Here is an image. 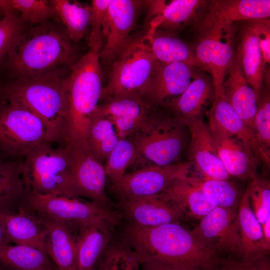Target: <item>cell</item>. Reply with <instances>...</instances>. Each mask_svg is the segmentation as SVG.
<instances>
[{"mask_svg": "<svg viewBox=\"0 0 270 270\" xmlns=\"http://www.w3.org/2000/svg\"><path fill=\"white\" fill-rule=\"evenodd\" d=\"M76 58L74 42L63 26L48 20L25 29L5 62L14 79L70 70Z\"/></svg>", "mask_w": 270, "mask_h": 270, "instance_id": "cell-1", "label": "cell"}, {"mask_svg": "<svg viewBox=\"0 0 270 270\" xmlns=\"http://www.w3.org/2000/svg\"><path fill=\"white\" fill-rule=\"evenodd\" d=\"M124 240L136 252L140 263L156 259L212 270L218 258L180 222L156 226H142L130 222L126 228Z\"/></svg>", "mask_w": 270, "mask_h": 270, "instance_id": "cell-2", "label": "cell"}, {"mask_svg": "<svg viewBox=\"0 0 270 270\" xmlns=\"http://www.w3.org/2000/svg\"><path fill=\"white\" fill-rule=\"evenodd\" d=\"M67 72L14 78L0 85L1 100L14 102L32 112L45 126L46 141L65 146L68 112Z\"/></svg>", "mask_w": 270, "mask_h": 270, "instance_id": "cell-3", "label": "cell"}, {"mask_svg": "<svg viewBox=\"0 0 270 270\" xmlns=\"http://www.w3.org/2000/svg\"><path fill=\"white\" fill-rule=\"evenodd\" d=\"M99 54L89 48L72 66L66 77V145L86 142L90 122L100 102L104 87Z\"/></svg>", "mask_w": 270, "mask_h": 270, "instance_id": "cell-4", "label": "cell"}, {"mask_svg": "<svg viewBox=\"0 0 270 270\" xmlns=\"http://www.w3.org/2000/svg\"><path fill=\"white\" fill-rule=\"evenodd\" d=\"M130 136L136 148L132 166L136 169L180 162L190 139L186 125L160 107L154 108L140 128Z\"/></svg>", "mask_w": 270, "mask_h": 270, "instance_id": "cell-5", "label": "cell"}, {"mask_svg": "<svg viewBox=\"0 0 270 270\" xmlns=\"http://www.w3.org/2000/svg\"><path fill=\"white\" fill-rule=\"evenodd\" d=\"M156 62L146 34L130 36L110 66L100 101L122 96L142 99Z\"/></svg>", "mask_w": 270, "mask_h": 270, "instance_id": "cell-6", "label": "cell"}, {"mask_svg": "<svg viewBox=\"0 0 270 270\" xmlns=\"http://www.w3.org/2000/svg\"><path fill=\"white\" fill-rule=\"evenodd\" d=\"M22 173L26 186L42 194L74 196L70 147L54 148L45 142L24 158Z\"/></svg>", "mask_w": 270, "mask_h": 270, "instance_id": "cell-7", "label": "cell"}, {"mask_svg": "<svg viewBox=\"0 0 270 270\" xmlns=\"http://www.w3.org/2000/svg\"><path fill=\"white\" fill-rule=\"evenodd\" d=\"M20 209L45 216L73 228L98 220L116 225L122 218L118 212L93 201L78 197L38 194L26 186Z\"/></svg>", "mask_w": 270, "mask_h": 270, "instance_id": "cell-8", "label": "cell"}, {"mask_svg": "<svg viewBox=\"0 0 270 270\" xmlns=\"http://www.w3.org/2000/svg\"><path fill=\"white\" fill-rule=\"evenodd\" d=\"M0 104V152L18 159L24 158L46 142L45 126L32 112L19 104L2 100Z\"/></svg>", "mask_w": 270, "mask_h": 270, "instance_id": "cell-9", "label": "cell"}, {"mask_svg": "<svg viewBox=\"0 0 270 270\" xmlns=\"http://www.w3.org/2000/svg\"><path fill=\"white\" fill-rule=\"evenodd\" d=\"M270 0H212L192 28L196 38L224 36L234 33V22L270 19Z\"/></svg>", "mask_w": 270, "mask_h": 270, "instance_id": "cell-10", "label": "cell"}, {"mask_svg": "<svg viewBox=\"0 0 270 270\" xmlns=\"http://www.w3.org/2000/svg\"><path fill=\"white\" fill-rule=\"evenodd\" d=\"M190 232L202 246L218 257L240 258V233L236 209L215 207Z\"/></svg>", "mask_w": 270, "mask_h": 270, "instance_id": "cell-11", "label": "cell"}, {"mask_svg": "<svg viewBox=\"0 0 270 270\" xmlns=\"http://www.w3.org/2000/svg\"><path fill=\"white\" fill-rule=\"evenodd\" d=\"M72 158V180L74 196L86 198L108 208L114 204L105 192L107 180L104 164L92 154L86 143L68 145Z\"/></svg>", "mask_w": 270, "mask_h": 270, "instance_id": "cell-12", "label": "cell"}, {"mask_svg": "<svg viewBox=\"0 0 270 270\" xmlns=\"http://www.w3.org/2000/svg\"><path fill=\"white\" fill-rule=\"evenodd\" d=\"M144 1L111 0L102 28L104 46L99 56L100 63L110 66L112 62L130 37Z\"/></svg>", "mask_w": 270, "mask_h": 270, "instance_id": "cell-13", "label": "cell"}, {"mask_svg": "<svg viewBox=\"0 0 270 270\" xmlns=\"http://www.w3.org/2000/svg\"><path fill=\"white\" fill-rule=\"evenodd\" d=\"M192 170L188 162L164 166H149L126 173L115 188L121 199L160 194L174 180L188 176Z\"/></svg>", "mask_w": 270, "mask_h": 270, "instance_id": "cell-14", "label": "cell"}, {"mask_svg": "<svg viewBox=\"0 0 270 270\" xmlns=\"http://www.w3.org/2000/svg\"><path fill=\"white\" fill-rule=\"evenodd\" d=\"M208 2L207 0L144 1L150 20L149 29H159L176 34L195 25L204 14Z\"/></svg>", "mask_w": 270, "mask_h": 270, "instance_id": "cell-15", "label": "cell"}, {"mask_svg": "<svg viewBox=\"0 0 270 270\" xmlns=\"http://www.w3.org/2000/svg\"><path fill=\"white\" fill-rule=\"evenodd\" d=\"M186 124L190 134L186 149L192 172L202 177L228 180L230 176L217 154L209 126L204 118Z\"/></svg>", "mask_w": 270, "mask_h": 270, "instance_id": "cell-16", "label": "cell"}, {"mask_svg": "<svg viewBox=\"0 0 270 270\" xmlns=\"http://www.w3.org/2000/svg\"><path fill=\"white\" fill-rule=\"evenodd\" d=\"M214 96V88L211 76L196 67L192 80L184 92L160 108L186 124L190 120L203 118Z\"/></svg>", "mask_w": 270, "mask_h": 270, "instance_id": "cell-17", "label": "cell"}, {"mask_svg": "<svg viewBox=\"0 0 270 270\" xmlns=\"http://www.w3.org/2000/svg\"><path fill=\"white\" fill-rule=\"evenodd\" d=\"M195 68L183 62L162 63L156 60L142 100L156 108L179 96L190 83Z\"/></svg>", "mask_w": 270, "mask_h": 270, "instance_id": "cell-18", "label": "cell"}, {"mask_svg": "<svg viewBox=\"0 0 270 270\" xmlns=\"http://www.w3.org/2000/svg\"><path fill=\"white\" fill-rule=\"evenodd\" d=\"M120 204L130 222L142 226H156L180 222L184 215L164 192L121 199Z\"/></svg>", "mask_w": 270, "mask_h": 270, "instance_id": "cell-19", "label": "cell"}, {"mask_svg": "<svg viewBox=\"0 0 270 270\" xmlns=\"http://www.w3.org/2000/svg\"><path fill=\"white\" fill-rule=\"evenodd\" d=\"M217 154L230 176L243 180L256 176L260 162L240 140L230 135L216 123L208 124Z\"/></svg>", "mask_w": 270, "mask_h": 270, "instance_id": "cell-20", "label": "cell"}, {"mask_svg": "<svg viewBox=\"0 0 270 270\" xmlns=\"http://www.w3.org/2000/svg\"><path fill=\"white\" fill-rule=\"evenodd\" d=\"M102 101L93 115L109 119L120 139L135 134L154 108L142 98L135 96L112 98Z\"/></svg>", "mask_w": 270, "mask_h": 270, "instance_id": "cell-21", "label": "cell"}, {"mask_svg": "<svg viewBox=\"0 0 270 270\" xmlns=\"http://www.w3.org/2000/svg\"><path fill=\"white\" fill-rule=\"evenodd\" d=\"M235 34L196 38L192 45L197 67L212 77L214 90L222 87L234 56Z\"/></svg>", "mask_w": 270, "mask_h": 270, "instance_id": "cell-22", "label": "cell"}, {"mask_svg": "<svg viewBox=\"0 0 270 270\" xmlns=\"http://www.w3.org/2000/svg\"><path fill=\"white\" fill-rule=\"evenodd\" d=\"M207 114L208 120L241 141L260 162L270 167V158L263 152L254 130L244 122L229 103L222 87L214 90V96Z\"/></svg>", "mask_w": 270, "mask_h": 270, "instance_id": "cell-23", "label": "cell"}, {"mask_svg": "<svg viewBox=\"0 0 270 270\" xmlns=\"http://www.w3.org/2000/svg\"><path fill=\"white\" fill-rule=\"evenodd\" d=\"M34 215L44 227L45 252L58 270H76V229L50 218Z\"/></svg>", "mask_w": 270, "mask_h": 270, "instance_id": "cell-24", "label": "cell"}, {"mask_svg": "<svg viewBox=\"0 0 270 270\" xmlns=\"http://www.w3.org/2000/svg\"><path fill=\"white\" fill-rule=\"evenodd\" d=\"M237 34L235 57L243 75L258 98L263 86L262 75L266 64L250 21L242 26Z\"/></svg>", "mask_w": 270, "mask_h": 270, "instance_id": "cell-25", "label": "cell"}, {"mask_svg": "<svg viewBox=\"0 0 270 270\" xmlns=\"http://www.w3.org/2000/svg\"><path fill=\"white\" fill-rule=\"evenodd\" d=\"M116 226L104 220H98L76 227V270H93L106 248Z\"/></svg>", "mask_w": 270, "mask_h": 270, "instance_id": "cell-26", "label": "cell"}, {"mask_svg": "<svg viewBox=\"0 0 270 270\" xmlns=\"http://www.w3.org/2000/svg\"><path fill=\"white\" fill-rule=\"evenodd\" d=\"M224 94L235 112L253 130L257 110V96L243 75L234 56L222 84Z\"/></svg>", "mask_w": 270, "mask_h": 270, "instance_id": "cell-27", "label": "cell"}, {"mask_svg": "<svg viewBox=\"0 0 270 270\" xmlns=\"http://www.w3.org/2000/svg\"><path fill=\"white\" fill-rule=\"evenodd\" d=\"M0 222L10 244L32 247L46 254L45 228L34 214L21 209L16 214L0 212Z\"/></svg>", "mask_w": 270, "mask_h": 270, "instance_id": "cell-28", "label": "cell"}, {"mask_svg": "<svg viewBox=\"0 0 270 270\" xmlns=\"http://www.w3.org/2000/svg\"><path fill=\"white\" fill-rule=\"evenodd\" d=\"M238 218L240 238V258L250 260L269 254L265 248L261 224L251 208L247 188L239 202Z\"/></svg>", "mask_w": 270, "mask_h": 270, "instance_id": "cell-29", "label": "cell"}, {"mask_svg": "<svg viewBox=\"0 0 270 270\" xmlns=\"http://www.w3.org/2000/svg\"><path fill=\"white\" fill-rule=\"evenodd\" d=\"M146 34L157 61L183 62L197 67L192 45L178 38L176 34L159 29H148Z\"/></svg>", "mask_w": 270, "mask_h": 270, "instance_id": "cell-30", "label": "cell"}, {"mask_svg": "<svg viewBox=\"0 0 270 270\" xmlns=\"http://www.w3.org/2000/svg\"><path fill=\"white\" fill-rule=\"evenodd\" d=\"M24 158L0 160V212L16 214L26 190L23 176Z\"/></svg>", "mask_w": 270, "mask_h": 270, "instance_id": "cell-31", "label": "cell"}, {"mask_svg": "<svg viewBox=\"0 0 270 270\" xmlns=\"http://www.w3.org/2000/svg\"><path fill=\"white\" fill-rule=\"evenodd\" d=\"M187 177L174 180L164 192L177 204L184 216L200 220L216 206Z\"/></svg>", "mask_w": 270, "mask_h": 270, "instance_id": "cell-32", "label": "cell"}, {"mask_svg": "<svg viewBox=\"0 0 270 270\" xmlns=\"http://www.w3.org/2000/svg\"><path fill=\"white\" fill-rule=\"evenodd\" d=\"M49 1L70 40L74 43L82 40L90 32V4L68 0Z\"/></svg>", "mask_w": 270, "mask_h": 270, "instance_id": "cell-33", "label": "cell"}, {"mask_svg": "<svg viewBox=\"0 0 270 270\" xmlns=\"http://www.w3.org/2000/svg\"><path fill=\"white\" fill-rule=\"evenodd\" d=\"M53 268L56 267L48 256L36 248L18 244L0 245V270H40Z\"/></svg>", "mask_w": 270, "mask_h": 270, "instance_id": "cell-34", "label": "cell"}, {"mask_svg": "<svg viewBox=\"0 0 270 270\" xmlns=\"http://www.w3.org/2000/svg\"><path fill=\"white\" fill-rule=\"evenodd\" d=\"M120 139L109 119L92 116L88 126L86 143L96 158L104 164Z\"/></svg>", "mask_w": 270, "mask_h": 270, "instance_id": "cell-35", "label": "cell"}, {"mask_svg": "<svg viewBox=\"0 0 270 270\" xmlns=\"http://www.w3.org/2000/svg\"><path fill=\"white\" fill-rule=\"evenodd\" d=\"M187 178L202 191L206 199L214 206L236 209L237 205L239 204L238 190L228 180L202 177L192 172Z\"/></svg>", "mask_w": 270, "mask_h": 270, "instance_id": "cell-36", "label": "cell"}, {"mask_svg": "<svg viewBox=\"0 0 270 270\" xmlns=\"http://www.w3.org/2000/svg\"><path fill=\"white\" fill-rule=\"evenodd\" d=\"M136 154L134 142L131 136L120 138L110 152L104 168L107 179L116 188L134 162Z\"/></svg>", "mask_w": 270, "mask_h": 270, "instance_id": "cell-37", "label": "cell"}, {"mask_svg": "<svg viewBox=\"0 0 270 270\" xmlns=\"http://www.w3.org/2000/svg\"><path fill=\"white\" fill-rule=\"evenodd\" d=\"M0 11L18 12L24 22L38 24L57 18L49 0H0Z\"/></svg>", "mask_w": 270, "mask_h": 270, "instance_id": "cell-38", "label": "cell"}, {"mask_svg": "<svg viewBox=\"0 0 270 270\" xmlns=\"http://www.w3.org/2000/svg\"><path fill=\"white\" fill-rule=\"evenodd\" d=\"M93 270H140L136 252L124 241L106 248Z\"/></svg>", "mask_w": 270, "mask_h": 270, "instance_id": "cell-39", "label": "cell"}, {"mask_svg": "<svg viewBox=\"0 0 270 270\" xmlns=\"http://www.w3.org/2000/svg\"><path fill=\"white\" fill-rule=\"evenodd\" d=\"M253 130L265 154L270 158V90L264 85L257 98Z\"/></svg>", "mask_w": 270, "mask_h": 270, "instance_id": "cell-40", "label": "cell"}, {"mask_svg": "<svg viewBox=\"0 0 270 270\" xmlns=\"http://www.w3.org/2000/svg\"><path fill=\"white\" fill-rule=\"evenodd\" d=\"M247 189L251 208L260 224L270 218V184L264 178L256 177Z\"/></svg>", "mask_w": 270, "mask_h": 270, "instance_id": "cell-41", "label": "cell"}, {"mask_svg": "<svg viewBox=\"0 0 270 270\" xmlns=\"http://www.w3.org/2000/svg\"><path fill=\"white\" fill-rule=\"evenodd\" d=\"M24 23L13 12H4L0 19V64L26 29Z\"/></svg>", "mask_w": 270, "mask_h": 270, "instance_id": "cell-42", "label": "cell"}, {"mask_svg": "<svg viewBox=\"0 0 270 270\" xmlns=\"http://www.w3.org/2000/svg\"><path fill=\"white\" fill-rule=\"evenodd\" d=\"M110 0H93L90 4L91 18L88 46L90 48L98 52L102 47V28Z\"/></svg>", "mask_w": 270, "mask_h": 270, "instance_id": "cell-43", "label": "cell"}, {"mask_svg": "<svg viewBox=\"0 0 270 270\" xmlns=\"http://www.w3.org/2000/svg\"><path fill=\"white\" fill-rule=\"evenodd\" d=\"M268 254L250 260L231 256L219 257L212 270H270Z\"/></svg>", "mask_w": 270, "mask_h": 270, "instance_id": "cell-44", "label": "cell"}, {"mask_svg": "<svg viewBox=\"0 0 270 270\" xmlns=\"http://www.w3.org/2000/svg\"><path fill=\"white\" fill-rule=\"evenodd\" d=\"M257 37L266 64H270V19L250 21Z\"/></svg>", "mask_w": 270, "mask_h": 270, "instance_id": "cell-45", "label": "cell"}, {"mask_svg": "<svg viewBox=\"0 0 270 270\" xmlns=\"http://www.w3.org/2000/svg\"><path fill=\"white\" fill-rule=\"evenodd\" d=\"M140 270H202L200 268L175 264L156 259L140 262Z\"/></svg>", "mask_w": 270, "mask_h": 270, "instance_id": "cell-46", "label": "cell"}, {"mask_svg": "<svg viewBox=\"0 0 270 270\" xmlns=\"http://www.w3.org/2000/svg\"><path fill=\"white\" fill-rule=\"evenodd\" d=\"M263 239L266 250L270 252V218L263 224H261Z\"/></svg>", "mask_w": 270, "mask_h": 270, "instance_id": "cell-47", "label": "cell"}, {"mask_svg": "<svg viewBox=\"0 0 270 270\" xmlns=\"http://www.w3.org/2000/svg\"><path fill=\"white\" fill-rule=\"evenodd\" d=\"M8 238L6 234L4 229L0 222V245L10 244Z\"/></svg>", "mask_w": 270, "mask_h": 270, "instance_id": "cell-48", "label": "cell"}, {"mask_svg": "<svg viewBox=\"0 0 270 270\" xmlns=\"http://www.w3.org/2000/svg\"><path fill=\"white\" fill-rule=\"evenodd\" d=\"M40 270H58V269L56 268H44V269H42Z\"/></svg>", "mask_w": 270, "mask_h": 270, "instance_id": "cell-49", "label": "cell"}, {"mask_svg": "<svg viewBox=\"0 0 270 270\" xmlns=\"http://www.w3.org/2000/svg\"><path fill=\"white\" fill-rule=\"evenodd\" d=\"M4 14L2 12H0V16H4Z\"/></svg>", "mask_w": 270, "mask_h": 270, "instance_id": "cell-50", "label": "cell"}]
</instances>
